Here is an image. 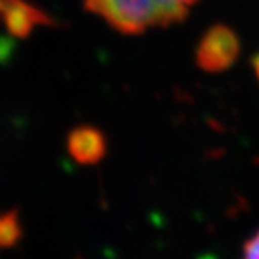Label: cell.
Segmentation results:
<instances>
[{
	"mask_svg": "<svg viewBox=\"0 0 259 259\" xmlns=\"http://www.w3.org/2000/svg\"><path fill=\"white\" fill-rule=\"evenodd\" d=\"M197 0H84V5L113 29L140 34L182 20Z\"/></svg>",
	"mask_w": 259,
	"mask_h": 259,
	"instance_id": "cell-1",
	"label": "cell"
},
{
	"mask_svg": "<svg viewBox=\"0 0 259 259\" xmlns=\"http://www.w3.org/2000/svg\"><path fill=\"white\" fill-rule=\"evenodd\" d=\"M20 224L15 212L0 214V247H10L19 241Z\"/></svg>",
	"mask_w": 259,
	"mask_h": 259,
	"instance_id": "cell-5",
	"label": "cell"
},
{
	"mask_svg": "<svg viewBox=\"0 0 259 259\" xmlns=\"http://www.w3.org/2000/svg\"><path fill=\"white\" fill-rule=\"evenodd\" d=\"M242 259H259V231L244 244V257Z\"/></svg>",
	"mask_w": 259,
	"mask_h": 259,
	"instance_id": "cell-6",
	"label": "cell"
},
{
	"mask_svg": "<svg viewBox=\"0 0 259 259\" xmlns=\"http://www.w3.org/2000/svg\"><path fill=\"white\" fill-rule=\"evenodd\" d=\"M69 153L79 163H96L106 152V142L100 130L93 126H79L69 135Z\"/></svg>",
	"mask_w": 259,
	"mask_h": 259,
	"instance_id": "cell-4",
	"label": "cell"
},
{
	"mask_svg": "<svg viewBox=\"0 0 259 259\" xmlns=\"http://www.w3.org/2000/svg\"><path fill=\"white\" fill-rule=\"evenodd\" d=\"M252 63H254V71H256V76H257V79H259V54L256 56Z\"/></svg>",
	"mask_w": 259,
	"mask_h": 259,
	"instance_id": "cell-7",
	"label": "cell"
},
{
	"mask_svg": "<svg viewBox=\"0 0 259 259\" xmlns=\"http://www.w3.org/2000/svg\"><path fill=\"white\" fill-rule=\"evenodd\" d=\"M239 54V39L226 25H214L202 35L197 48V63L207 72H221L231 67Z\"/></svg>",
	"mask_w": 259,
	"mask_h": 259,
	"instance_id": "cell-2",
	"label": "cell"
},
{
	"mask_svg": "<svg viewBox=\"0 0 259 259\" xmlns=\"http://www.w3.org/2000/svg\"><path fill=\"white\" fill-rule=\"evenodd\" d=\"M0 19L10 32L25 37L35 27L53 24L49 15L27 0H0Z\"/></svg>",
	"mask_w": 259,
	"mask_h": 259,
	"instance_id": "cell-3",
	"label": "cell"
}]
</instances>
